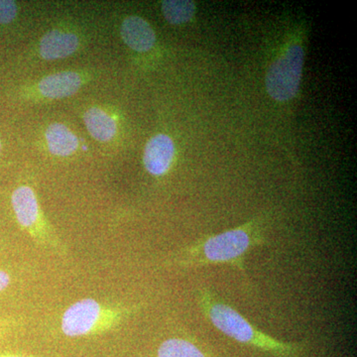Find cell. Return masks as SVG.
<instances>
[{
    "mask_svg": "<svg viewBox=\"0 0 357 357\" xmlns=\"http://www.w3.org/2000/svg\"><path fill=\"white\" fill-rule=\"evenodd\" d=\"M264 243L261 225L250 222L236 229L202 237L169 256L165 265L190 268L225 264L245 276L246 255Z\"/></svg>",
    "mask_w": 357,
    "mask_h": 357,
    "instance_id": "obj_1",
    "label": "cell"
},
{
    "mask_svg": "<svg viewBox=\"0 0 357 357\" xmlns=\"http://www.w3.org/2000/svg\"><path fill=\"white\" fill-rule=\"evenodd\" d=\"M197 301L199 309L211 325L238 344L276 357H300L304 354L306 344L282 342L262 332L241 312L225 303L211 288H199Z\"/></svg>",
    "mask_w": 357,
    "mask_h": 357,
    "instance_id": "obj_2",
    "label": "cell"
},
{
    "mask_svg": "<svg viewBox=\"0 0 357 357\" xmlns=\"http://www.w3.org/2000/svg\"><path fill=\"white\" fill-rule=\"evenodd\" d=\"M142 305L102 304L93 298L77 301L61 319V331L68 337H86L109 332L140 311Z\"/></svg>",
    "mask_w": 357,
    "mask_h": 357,
    "instance_id": "obj_3",
    "label": "cell"
},
{
    "mask_svg": "<svg viewBox=\"0 0 357 357\" xmlns=\"http://www.w3.org/2000/svg\"><path fill=\"white\" fill-rule=\"evenodd\" d=\"M13 213L21 229L44 248L65 255L66 248L45 218L36 192L29 185L16 188L11 196Z\"/></svg>",
    "mask_w": 357,
    "mask_h": 357,
    "instance_id": "obj_4",
    "label": "cell"
},
{
    "mask_svg": "<svg viewBox=\"0 0 357 357\" xmlns=\"http://www.w3.org/2000/svg\"><path fill=\"white\" fill-rule=\"evenodd\" d=\"M304 66V50L300 45L289 47L271 65L266 75L268 95L277 102H288L297 96Z\"/></svg>",
    "mask_w": 357,
    "mask_h": 357,
    "instance_id": "obj_5",
    "label": "cell"
},
{
    "mask_svg": "<svg viewBox=\"0 0 357 357\" xmlns=\"http://www.w3.org/2000/svg\"><path fill=\"white\" fill-rule=\"evenodd\" d=\"M175 157V144L166 134H157L148 141L143 163L150 175L161 177L169 172Z\"/></svg>",
    "mask_w": 357,
    "mask_h": 357,
    "instance_id": "obj_6",
    "label": "cell"
},
{
    "mask_svg": "<svg viewBox=\"0 0 357 357\" xmlns=\"http://www.w3.org/2000/svg\"><path fill=\"white\" fill-rule=\"evenodd\" d=\"M121 38L131 50L147 52L153 48L156 35L153 28L144 18L139 16H128L122 22Z\"/></svg>",
    "mask_w": 357,
    "mask_h": 357,
    "instance_id": "obj_7",
    "label": "cell"
},
{
    "mask_svg": "<svg viewBox=\"0 0 357 357\" xmlns=\"http://www.w3.org/2000/svg\"><path fill=\"white\" fill-rule=\"evenodd\" d=\"M83 84L79 73L60 72L45 77L38 84L40 93L50 100H62L76 93Z\"/></svg>",
    "mask_w": 357,
    "mask_h": 357,
    "instance_id": "obj_8",
    "label": "cell"
},
{
    "mask_svg": "<svg viewBox=\"0 0 357 357\" xmlns=\"http://www.w3.org/2000/svg\"><path fill=\"white\" fill-rule=\"evenodd\" d=\"M79 45V40L74 33L51 30L40 41V55L45 60H61L73 55Z\"/></svg>",
    "mask_w": 357,
    "mask_h": 357,
    "instance_id": "obj_9",
    "label": "cell"
},
{
    "mask_svg": "<svg viewBox=\"0 0 357 357\" xmlns=\"http://www.w3.org/2000/svg\"><path fill=\"white\" fill-rule=\"evenodd\" d=\"M47 146L52 154L59 157L70 156L79 147L76 134L62 123H53L45 133Z\"/></svg>",
    "mask_w": 357,
    "mask_h": 357,
    "instance_id": "obj_10",
    "label": "cell"
},
{
    "mask_svg": "<svg viewBox=\"0 0 357 357\" xmlns=\"http://www.w3.org/2000/svg\"><path fill=\"white\" fill-rule=\"evenodd\" d=\"M84 121L89 134L100 142L114 139L117 124L114 117L100 107H91L84 115Z\"/></svg>",
    "mask_w": 357,
    "mask_h": 357,
    "instance_id": "obj_11",
    "label": "cell"
},
{
    "mask_svg": "<svg viewBox=\"0 0 357 357\" xmlns=\"http://www.w3.org/2000/svg\"><path fill=\"white\" fill-rule=\"evenodd\" d=\"M156 357H211L198 344L183 337L164 340L157 349Z\"/></svg>",
    "mask_w": 357,
    "mask_h": 357,
    "instance_id": "obj_12",
    "label": "cell"
},
{
    "mask_svg": "<svg viewBox=\"0 0 357 357\" xmlns=\"http://www.w3.org/2000/svg\"><path fill=\"white\" fill-rule=\"evenodd\" d=\"M161 8L165 20L173 25L189 22L196 13L194 2L188 0H165L162 2Z\"/></svg>",
    "mask_w": 357,
    "mask_h": 357,
    "instance_id": "obj_13",
    "label": "cell"
},
{
    "mask_svg": "<svg viewBox=\"0 0 357 357\" xmlns=\"http://www.w3.org/2000/svg\"><path fill=\"white\" fill-rule=\"evenodd\" d=\"M18 14L17 4L14 1L0 0V24H9Z\"/></svg>",
    "mask_w": 357,
    "mask_h": 357,
    "instance_id": "obj_14",
    "label": "cell"
},
{
    "mask_svg": "<svg viewBox=\"0 0 357 357\" xmlns=\"http://www.w3.org/2000/svg\"><path fill=\"white\" fill-rule=\"evenodd\" d=\"M11 283V276L6 270L0 269V293L6 291Z\"/></svg>",
    "mask_w": 357,
    "mask_h": 357,
    "instance_id": "obj_15",
    "label": "cell"
},
{
    "mask_svg": "<svg viewBox=\"0 0 357 357\" xmlns=\"http://www.w3.org/2000/svg\"><path fill=\"white\" fill-rule=\"evenodd\" d=\"M0 357H31V356H20V354H0Z\"/></svg>",
    "mask_w": 357,
    "mask_h": 357,
    "instance_id": "obj_16",
    "label": "cell"
},
{
    "mask_svg": "<svg viewBox=\"0 0 357 357\" xmlns=\"http://www.w3.org/2000/svg\"><path fill=\"white\" fill-rule=\"evenodd\" d=\"M4 330V324L0 321V335H1L2 331Z\"/></svg>",
    "mask_w": 357,
    "mask_h": 357,
    "instance_id": "obj_17",
    "label": "cell"
},
{
    "mask_svg": "<svg viewBox=\"0 0 357 357\" xmlns=\"http://www.w3.org/2000/svg\"><path fill=\"white\" fill-rule=\"evenodd\" d=\"M0 151H1V142H0Z\"/></svg>",
    "mask_w": 357,
    "mask_h": 357,
    "instance_id": "obj_18",
    "label": "cell"
}]
</instances>
